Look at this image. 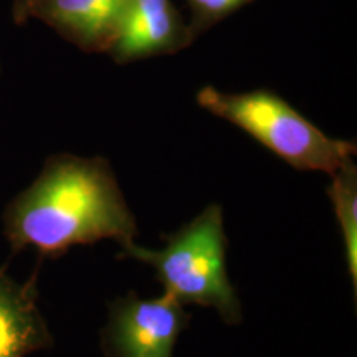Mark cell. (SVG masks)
<instances>
[{
	"label": "cell",
	"instance_id": "8fae6325",
	"mask_svg": "<svg viewBox=\"0 0 357 357\" xmlns=\"http://www.w3.org/2000/svg\"><path fill=\"white\" fill-rule=\"evenodd\" d=\"M0 75H2V58H0Z\"/></svg>",
	"mask_w": 357,
	"mask_h": 357
},
{
	"label": "cell",
	"instance_id": "30bf717a",
	"mask_svg": "<svg viewBox=\"0 0 357 357\" xmlns=\"http://www.w3.org/2000/svg\"><path fill=\"white\" fill-rule=\"evenodd\" d=\"M35 3V0H12V20L15 25H25L30 20V8Z\"/></svg>",
	"mask_w": 357,
	"mask_h": 357
},
{
	"label": "cell",
	"instance_id": "6da1fadb",
	"mask_svg": "<svg viewBox=\"0 0 357 357\" xmlns=\"http://www.w3.org/2000/svg\"><path fill=\"white\" fill-rule=\"evenodd\" d=\"M3 235L12 253L32 248L58 258L77 245L136 242V217L105 158L53 154L37 178L3 211Z\"/></svg>",
	"mask_w": 357,
	"mask_h": 357
},
{
	"label": "cell",
	"instance_id": "7a4b0ae2",
	"mask_svg": "<svg viewBox=\"0 0 357 357\" xmlns=\"http://www.w3.org/2000/svg\"><path fill=\"white\" fill-rule=\"evenodd\" d=\"M227 236L223 213L212 204L194 220L167 235L162 250L139 247L136 242L121 248V255L154 268L155 276L182 305L213 307L227 324L242 321V303L227 275Z\"/></svg>",
	"mask_w": 357,
	"mask_h": 357
},
{
	"label": "cell",
	"instance_id": "9c48e42d",
	"mask_svg": "<svg viewBox=\"0 0 357 357\" xmlns=\"http://www.w3.org/2000/svg\"><path fill=\"white\" fill-rule=\"evenodd\" d=\"M248 2L252 0H187L192 12L190 30L197 37Z\"/></svg>",
	"mask_w": 357,
	"mask_h": 357
},
{
	"label": "cell",
	"instance_id": "277c9868",
	"mask_svg": "<svg viewBox=\"0 0 357 357\" xmlns=\"http://www.w3.org/2000/svg\"><path fill=\"white\" fill-rule=\"evenodd\" d=\"M187 321L184 305L171 294L154 300L128 294L111 305L101 347L108 357H172Z\"/></svg>",
	"mask_w": 357,
	"mask_h": 357
},
{
	"label": "cell",
	"instance_id": "52a82bcc",
	"mask_svg": "<svg viewBox=\"0 0 357 357\" xmlns=\"http://www.w3.org/2000/svg\"><path fill=\"white\" fill-rule=\"evenodd\" d=\"M52 344L38 307L37 278L20 283L0 268V357H26Z\"/></svg>",
	"mask_w": 357,
	"mask_h": 357
},
{
	"label": "cell",
	"instance_id": "3957f363",
	"mask_svg": "<svg viewBox=\"0 0 357 357\" xmlns=\"http://www.w3.org/2000/svg\"><path fill=\"white\" fill-rule=\"evenodd\" d=\"M197 102L200 108L240 128L300 171L331 176L356 155L354 142L328 136L273 91L227 93L202 86Z\"/></svg>",
	"mask_w": 357,
	"mask_h": 357
},
{
	"label": "cell",
	"instance_id": "ba28073f",
	"mask_svg": "<svg viewBox=\"0 0 357 357\" xmlns=\"http://www.w3.org/2000/svg\"><path fill=\"white\" fill-rule=\"evenodd\" d=\"M328 195L341 225L346 261L354 293L357 291V167L354 159L331 174Z\"/></svg>",
	"mask_w": 357,
	"mask_h": 357
},
{
	"label": "cell",
	"instance_id": "8992f818",
	"mask_svg": "<svg viewBox=\"0 0 357 357\" xmlns=\"http://www.w3.org/2000/svg\"><path fill=\"white\" fill-rule=\"evenodd\" d=\"M195 40L171 0H131L118 38L106 55L126 65L151 56L172 55Z\"/></svg>",
	"mask_w": 357,
	"mask_h": 357
},
{
	"label": "cell",
	"instance_id": "5b68a950",
	"mask_svg": "<svg viewBox=\"0 0 357 357\" xmlns=\"http://www.w3.org/2000/svg\"><path fill=\"white\" fill-rule=\"evenodd\" d=\"M129 6L131 0H35L29 17L84 53H108Z\"/></svg>",
	"mask_w": 357,
	"mask_h": 357
}]
</instances>
